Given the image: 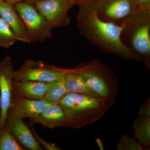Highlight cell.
<instances>
[{"label": "cell", "mask_w": 150, "mask_h": 150, "mask_svg": "<svg viewBox=\"0 0 150 150\" xmlns=\"http://www.w3.org/2000/svg\"><path fill=\"white\" fill-rule=\"evenodd\" d=\"M77 17L78 29L83 36L103 52L122 59L142 61L122 40L123 26L105 21L98 15L97 1L80 4Z\"/></svg>", "instance_id": "1"}, {"label": "cell", "mask_w": 150, "mask_h": 150, "mask_svg": "<svg viewBox=\"0 0 150 150\" xmlns=\"http://www.w3.org/2000/svg\"><path fill=\"white\" fill-rule=\"evenodd\" d=\"M59 103L67 117L65 127L76 129L95 123L110 107L101 100L74 93H68Z\"/></svg>", "instance_id": "2"}, {"label": "cell", "mask_w": 150, "mask_h": 150, "mask_svg": "<svg viewBox=\"0 0 150 150\" xmlns=\"http://www.w3.org/2000/svg\"><path fill=\"white\" fill-rule=\"evenodd\" d=\"M99 99L111 107L118 94V81L106 65L97 60L81 63L74 69Z\"/></svg>", "instance_id": "3"}, {"label": "cell", "mask_w": 150, "mask_h": 150, "mask_svg": "<svg viewBox=\"0 0 150 150\" xmlns=\"http://www.w3.org/2000/svg\"><path fill=\"white\" fill-rule=\"evenodd\" d=\"M122 33H126L129 48L148 67L150 64V13L136 11L123 22Z\"/></svg>", "instance_id": "4"}, {"label": "cell", "mask_w": 150, "mask_h": 150, "mask_svg": "<svg viewBox=\"0 0 150 150\" xmlns=\"http://www.w3.org/2000/svg\"><path fill=\"white\" fill-rule=\"evenodd\" d=\"M73 71V69H63L46 64L41 61L29 59L18 70L14 71L13 80L50 83L64 77L65 75Z\"/></svg>", "instance_id": "5"}, {"label": "cell", "mask_w": 150, "mask_h": 150, "mask_svg": "<svg viewBox=\"0 0 150 150\" xmlns=\"http://www.w3.org/2000/svg\"><path fill=\"white\" fill-rule=\"evenodd\" d=\"M26 28L30 43L43 41L53 37V29L33 4L23 1L15 5Z\"/></svg>", "instance_id": "6"}, {"label": "cell", "mask_w": 150, "mask_h": 150, "mask_svg": "<svg viewBox=\"0 0 150 150\" xmlns=\"http://www.w3.org/2000/svg\"><path fill=\"white\" fill-rule=\"evenodd\" d=\"M33 4L54 28L70 24L71 18L69 11L77 5V3L76 0H37Z\"/></svg>", "instance_id": "7"}, {"label": "cell", "mask_w": 150, "mask_h": 150, "mask_svg": "<svg viewBox=\"0 0 150 150\" xmlns=\"http://www.w3.org/2000/svg\"><path fill=\"white\" fill-rule=\"evenodd\" d=\"M13 64L11 57L0 61V129L5 126L12 98Z\"/></svg>", "instance_id": "8"}, {"label": "cell", "mask_w": 150, "mask_h": 150, "mask_svg": "<svg viewBox=\"0 0 150 150\" xmlns=\"http://www.w3.org/2000/svg\"><path fill=\"white\" fill-rule=\"evenodd\" d=\"M98 15L105 21L121 25L136 11L133 0H98Z\"/></svg>", "instance_id": "9"}, {"label": "cell", "mask_w": 150, "mask_h": 150, "mask_svg": "<svg viewBox=\"0 0 150 150\" xmlns=\"http://www.w3.org/2000/svg\"><path fill=\"white\" fill-rule=\"evenodd\" d=\"M52 104L45 100H33L12 97L7 117L21 119L35 118Z\"/></svg>", "instance_id": "10"}, {"label": "cell", "mask_w": 150, "mask_h": 150, "mask_svg": "<svg viewBox=\"0 0 150 150\" xmlns=\"http://www.w3.org/2000/svg\"><path fill=\"white\" fill-rule=\"evenodd\" d=\"M5 126L10 131L25 149L42 150L32 132L23 123V119L8 117Z\"/></svg>", "instance_id": "11"}, {"label": "cell", "mask_w": 150, "mask_h": 150, "mask_svg": "<svg viewBox=\"0 0 150 150\" xmlns=\"http://www.w3.org/2000/svg\"><path fill=\"white\" fill-rule=\"evenodd\" d=\"M49 83L34 81H14L12 97L33 100H44Z\"/></svg>", "instance_id": "12"}, {"label": "cell", "mask_w": 150, "mask_h": 150, "mask_svg": "<svg viewBox=\"0 0 150 150\" xmlns=\"http://www.w3.org/2000/svg\"><path fill=\"white\" fill-rule=\"evenodd\" d=\"M0 16L9 25L16 36L17 40L29 43L26 28L14 6L5 1H0Z\"/></svg>", "instance_id": "13"}, {"label": "cell", "mask_w": 150, "mask_h": 150, "mask_svg": "<svg viewBox=\"0 0 150 150\" xmlns=\"http://www.w3.org/2000/svg\"><path fill=\"white\" fill-rule=\"evenodd\" d=\"M30 119L34 123L51 129L65 127L67 123L64 111L59 103L51 105L39 115Z\"/></svg>", "instance_id": "14"}, {"label": "cell", "mask_w": 150, "mask_h": 150, "mask_svg": "<svg viewBox=\"0 0 150 150\" xmlns=\"http://www.w3.org/2000/svg\"><path fill=\"white\" fill-rule=\"evenodd\" d=\"M64 81L67 93H74L99 99L89 88L83 78L74 73V71L65 75Z\"/></svg>", "instance_id": "15"}, {"label": "cell", "mask_w": 150, "mask_h": 150, "mask_svg": "<svg viewBox=\"0 0 150 150\" xmlns=\"http://www.w3.org/2000/svg\"><path fill=\"white\" fill-rule=\"evenodd\" d=\"M134 136L140 144L145 147L150 148V116L138 115L134 121Z\"/></svg>", "instance_id": "16"}, {"label": "cell", "mask_w": 150, "mask_h": 150, "mask_svg": "<svg viewBox=\"0 0 150 150\" xmlns=\"http://www.w3.org/2000/svg\"><path fill=\"white\" fill-rule=\"evenodd\" d=\"M67 93L64 77L49 83L44 100L52 104L57 103Z\"/></svg>", "instance_id": "17"}, {"label": "cell", "mask_w": 150, "mask_h": 150, "mask_svg": "<svg viewBox=\"0 0 150 150\" xmlns=\"http://www.w3.org/2000/svg\"><path fill=\"white\" fill-rule=\"evenodd\" d=\"M16 36L8 23L0 16V47L7 48L14 44Z\"/></svg>", "instance_id": "18"}, {"label": "cell", "mask_w": 150, "mask_h": 150, "mask_svg": "<svg viewBox=\"0 0 150 150\" xmlns=\"http://www.w3.org/2000/svg\"><path fill=\"white\" fill-rule=\"evenodd\" d=\"M24 150L6 127L0 129V150Z\"/></svg>", "instance_id": "19"}, {"label": "cell", "mask_w": 150, "mask_h": 150, "mask_svg": "<svg viewBox=\"0 0 150 150\" xmlns=\"http://www.w3.org/2000/svg\"><path fill=\"white\" fill-rule=\"evenodd\" d=\"M148 149L144 146L134 138L129 135L125 134L121 136L116 144L117 150H145Z\"/></svg>", "instance_id": "20"}, {"label": "cell", "mask_w": 150, "mask_h": 150, "mask_svg": "<svg viewBox=\"0 0 150 150\" xmlns=\"http://www.w3.org/2000/svg\"><path fill=\"white\" fill-rule=\"evenodd\" d=\"M32 130L33 134L34 135L35 139L37 140L38 144H40L42 145L43 147L45 149L48 150H61L62 149L59 148V146L54 144L53 143H49V142H46L44 140L42 139L35 132V130H34L33 128H31Z\"/></svg>", "instance_id": "21"}, {"label": "cell", "mask_w": 150, "mask_h": 150, "mask_svg": "<svg viewBox=\"0 0 150 150\" xmlns=\"http://www.w3.org/2000/svg\"><path fill=\"white\" fill-rule=\"evenodd\" d=\"M136 11L150 13V0H133Z\"/></svg>", "instance_id": "22"}, {"label": "cell", "mask_w": 150, "mask_h": 150, "mask_svg": "<svg viewBox=\"0 0 150 150\" xmlns=\"http://www.w3.org/2000/svg\"><path fill=\"white\" fill-rule=\"evenodd\" d=\"M139 116H150V99L148 98L141 105L139 110Z\"/></svg>", "instance_id": "23"}, {"label": "cell", "mask_w": 150, "mask_h": 150, "mask_svg": "<svg viewBox=\"0 0 150 150\" xmlns=\"http://www.w3.org/2000/svg\"><path fill=\"white\" fill-rule=\"evenodd\" d=\"M96 141L97 144L98 146V148H99L101 150H104V147H103V144L102 140L100 139V138L99 139L98 138V139H97Z\"/></svg>", "instance_id": "24"}, {"label": "cell", "mask_w": 150, "mask_h": 150, "mask_svg": "<svg viewBox=\"0 0 150 150\" xmlns=\"http://www.w3.org/2000/svg\"><path fill=\"white\" fill-rule=\"evenodd\" d=\"M23 0H5L6 2L14 6L15 5L22 1H23Z\"/></svg>", "instance_id": "25"}, {"label": "cell", "mask_w": 150, "mask_h": 150, "mask_svg": "<svg viewBox=\"0 0 150 150\" xmlns=\"http://www.w3.org/2000/svg\"><path fill=\"white\" fill-rule=\"evenodd\" d=\"M96 1H98V0H76V2L77 3V5H78L80 4H83V3Z\"/></svg>", "instance_id": "26"}, {"label": "cell", "mask_w": 150, "mask_h": 150, "mask_svg": "<svg viewBox=\"0 0 150 150\" xmlns=\"http://www.w3.org/2000/svg\"><path fill=\"white\" fill-rule=\"evenodd\" d=\"M36 1H37V0H25V1L29 3L30 4H33Z\"/></svg>", "instance_id": "27"}, {"label": "cell", "mask_w": 150, "mask_h": 150, "mask_svg": "<svg viewBox=\"0 0 150 150\" xmlns=\"http://www.w3.org/2000/svg\"><path fill=\"white\" fill-rule=\"evenodd\" d=\"M5 1V0H0V1Z\"/></svg>", "instance_id": "28"}]
</instances>
